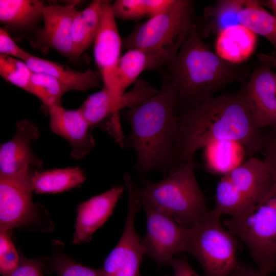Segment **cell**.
I'll return each mask as SVG.
<instances>
[{"instance_id": "obj_5", "label": "cell", "mask_w": 276, "mask_h": 276, "mask_svg": "<svg viewBox=\"0 0 276 276\" xmlns=\"http://www.w3.org/2000/svg\"><path fill=\"white\" fill-rule=\"evenodd\" d=\"M222 224L246 246L258 269L268 274L276 271V184L261 200Z\"/></svg>"}, {"instance_id": "obj_33", "label": "cell", "mask_w": 276, "mask_h": 276, "mask_svg": "<svg viewBox=\"0 0 276 276\" xmlns=\"http://www.w3.org/2000/svg\"><path fill=\"white\" fill-rule=\"evenodd\" d=\"M9 231H2L0 233V273L2 276H10L20 262V257Z\"/></svg>"}, {"instance_id": "obj_23", "label": "cell", "mask_w": 276, "mask_h": 276, "mask_svg": "<svg viewBox=\"0 0 276 276\" xmlns=\"http://www.w3.org/2000/svg\"><path fill=\"white\" fill-rule=\"evenodd\" d=\"M45 6L38 0H1L0 22L16 29H31L42 18Z\"/></svg>"}, {"instance_id": "obj_17", "label": "cell", "mask_w": 276, "mask_h": 276, "mask_svg": "<svg viewBox=\"0 0 276 276\" xmlns=\"http://www.w3.org/2000/svg\"><path fill=\"white\" fill-rule=\"evenodd\" d=\"M123 191L122 186L116 185L79 205L74 233V244L85 243L91 240L94 233L112 214Z\"/></svg>"}, {"instance_id": "obj_19", "label": "cell", "mask_w": 276, "mask_h": 276, "mask_svg": "<svg viewBox=\"0 0 276 276\" xmlns=\"http://www.w3.org/2000/svg\"><path fill=\"white\" fill-rule=\"evenodd\" d=\"M225 175L251 204L261 200L274 183L263 160L250 157Z\"/></svg>"}, {"instance_id": "obj_31", "label": "cell", "mask_w": 276, "mask_h": 276, "mask_svg": "<svg viewBox=\"0 0 276 276\" xmlns=\"http://www.w3.org/2000/svg\"><path fill=\"white\" fill-rule=\"evenodd\" d=\"M32 71L23 61L0 54V74L5 80L33 95Z\"/></svg>"}, {"instance_id": "obj_30", "label": "cell", "mask_w": 276, "mask_h": 276, "mask_svg": "<svg viewBox=\"0 0 276 276\" xmlns=\"http://www.w3.org/2000/svg\"><path fill=\"white\" fill-rule=\"evenodd\" d=\"M162 9L158 0H117L111 4L115 17L122 19L138 20L158 15Z\"/></svg>"}, {"instance_id": "obj_40", "label": "cell", "mask_w": 276, "mask_h": 276, "mask_svg": "<svg viewBox=\"0 0 276 276\" xmlns=\"http://www.w3.org/2000/svg\"><path fill=\"white\" fill-rule=\"evenodd\" d=\"M258 56L262 62L269 63L272 66H276V56L260 54Z\"/></svg>"}, {"instance_id": "obj_26", "label": "cell", "mask_w": 276, "mask_h": 276, "mask_svg": "<svg viewBox=\"0 0 276 276\" xmlns=\"http://www.w3.org/2000/svg\"><path fill=\"white\" fill-rule=\"evenodd\" d=\"M241 25L256 35L267 39L274 47L276 55V17L261 5L258 1L245 0L239 15Z\"/></svg>"}, {"instance_id": "obj_18", "label": "cell", "mask_w": 276, "mask_h": 276, "mask_svg": "<svg viewBox=\"0 0 276 276\" xmlns=\"http://www.w3.org/2000/svg\"><path fill=\"white\" fill-rule=\"evenodd\" d=\"M176 56L164 50L131 49L121 57L117 72V94L121 95L126 88L146 70L167 66Z\"/></svg>"}, {"instance_id": "obj_22", "label": "cell", "mask_w": 276, "mask_h": 276, "mask_svg": "<svg viewBox=\"0 0 276 276\" xmlns=\"http://www.w3.org/2000/svg\"><path fill=\"white\" fill-rule=\"evenodd\" d=\"M104 0H94L84 9L77 11L72 23L74 59L80 57L94 43L100 24Z\"/></svg>"}, {"instance_id": "obj_8", "label": "cell", "mask_w": 276, "mask_h": 276, "mask_svg": "<svg viewBox=\"0 0 276 276\" xmlns=\"http://www.w3.org/2000/svg\"><path fill=\"white\" fill-rule=\"evenodd\" d=\"M128 193L127 215L122 235L105 260L103 276H141L140 265L145 254L142 240L134 228L136 212L141 208L136 193V184L128 174L124 175Z\"/></svg>"}, {"instance_id": "obj_24", "label": "cell", "mask_w": 276, "mask_h": 276, "mask_svg": "<svg viewBox=\"0 0 276 276\" xmlns=\"http://www.w3.org/2000/svg\"><path fill=\"white\" fill-rule=\"evenodd\" d=\"M85 179L84 172L79 167L40 170L33 175L32 186L36 193H57L76 188Z\"/></svg>"}, {"instance_id": "obj_21", "label": "cell", "mask_w": 276, "mask_h": 276, "mask_svg": "<svg viewBox=\"0 0 276 276\" xmlns=\"http://www.w3.org/2000/svg\"><path fill=\"white\" fill-rule=\"evenodd\" d=\"M257 35L242 25L231 27L217 35L216 53L224 60L239 64L253 54Z\"/></svg>"}, {"instance_id": "obj_35", "label": "cell", "mask_w": 276, "mask_h": 276, "mask_svg": "<svg viewBox=\"0 0 276 276\" xmlns=\"http://www.w3.org/2000/svg\"><path fill=\"white\" fill-rule=\"evenodd\" d=\"M0 53L24 62L30 55V53L20 48L8 32L2 28H0Z\"/></svg>"}, {"instance_id": "obj_7", "label": "cell", "mask_w": 276, "mask_h": 276, "mask_svg": "<svg viewBox=\"0 0 276 276\" xmlns=\"http://www.w3.org/2000/svg\"><path fill=\"white\" fill-rule=\"evenodd\" d=\"M193 11L192 1L174 0L164 11L135 26L123 39V47L164 50L177 56L194 25Z\"/></svg>"}, {"instance_id": "obj_9", "label": "cell", "mask_w": 276, "mask_h": 276, "mask_svg": "<svg viewBox=\"0 0 276 276\" xmlns=\"http://www.w3.org/2000/svg\"><path fill=\"white\" fill-rule=\"evenodd\" d=\"M141 207L147 220L146 235L142 239L145 254L160 266L168 264L176 254L187 252L188 228L148 205Z\"/></svg>"}, {"instance_id": "obj_38", "label": "cell", "mask_w": 276, "mask_h": 276, "mask_svg": "<svg viewBox=\"0 0 276 276\" xmlns=\"http://www.w3.org/2000/svg\"><path fill=\"white\" fill-rule=\"evenodd\" d=\"M229 276H276L262 272L251 266L238 264Z\"/></svg>"}, {"instance_id": "obj_27", "label": "cell", "mask_w": 276, "mask_h": 276, "mask_svg": "<svg viewBox=\"0 0 276 276\" xmlns=\"http://www.w3.org/2000/svg\"><path fill=\"white\" fill-rule=\"evenodd\" d=\"M250 205L229 179L225 175L222 176L216 186L212 212L220 217L224 215L233 216Z\"/></svg>"}, {"instance_id": "obj_20", "label": "cell", "mask_w": 276, "mask_h": 276, "mask_svg": "<svg viewBox=\"0 0 276 276\" xmlns=\"http://www.w3.org/2000/svg\"><path fill=\"white\" fill-rule=\"evenodd\" d=\"M34 72L50 75L65 85L70 90L86 91L99 86L102 79L99 72L88 69L85 72L74 70L60 63L30 54L25 61Z\"/></svg>"}, {"instance_id": "obj_15", "label": "cell", "mask_w": 276, "mask_h": 276, "mask_svg": "<svg viewBox=\"0 0 276 276\" xmlns=\"http://www.w3.org/2000/svg\"><path fill=\"white\" fill-rule=\"evenodd\" d=\"M79 2L76 1L65 6H45L42 16L43 26L37 31L34 45L43 50H54L66 58L74 59L72 28Z\"/></svg>"}, {"instance_id": "obj_28", "label": "cell", "mask_w": 276, "mask_h": 276, "mask_svg": "<svg viewBox=\"0 0 276 276\" xmlns=\"http://www.w3.org/2000/svg\"><path fill=\"white\" fill-rule=\"evenodd\" d=\"M245 2V0L217 1L205 13L210 18L209 30L218 35L227 28L240 25L239 15Z\"/></svg>"}, {"instance_id": "obj_14", "label": "cell", "mask_w": 276, "mask_h": 276, "mask_svg": "<svg viewBox=\"0 0 276 276\" xmlns=\"http://www.w3.org/2000/svg\"><path fill=\"white\" fill-rule=\"evenodd\" d=\"M271 67L269 63L262 62L254 68L242 88L252 118L259 129L276 128V73Z\"/></svg>"}, {"instance_id": "obj_12", "label": "cell", "mask_w": 276, "mask_h": 276, "mask_svg": "<svg viewBox=\"0 0 276 276\" xmlns=\"http://www.w3.org/2000/svg\"><path fill=\"white\" fill-rule=\"evenodd\" d=\"M32 177H0V231L32 225L39 220L33 202Z\"/></svg>"}, {"instance_id": "obj_32", "label": "cell", "mask_w": 276, "mask_h": 276, "mask_svg": "<svg viewBox=\"0 0 276 276\" xmlns=\"http://www.w3.org/2000/svg\"><path fill=\"white\" fill-rule=\"evenodd\" d=\"M50 263L58 276H103L102 268L84 266L61 253L55 254Z\"/></svg>"}, {"instance_id": "obj_34", "label": "cell", "mask_w": 276, "mask_h": 276, "mask_svg": "<svg viewBox=\"0 0 276 276\" xmlns=\"http://www.w3.org/2000/svg\"><path fill=\"white\" fill-rule=\"evenodd\" d=\"M270 130L264 134V145L262 152L265 154L263 160L270 172L273 183L276 184V128L269 127Z\"/></svg>"}, {"instance_id": "obj_3", "label": "cell", "mask_w": 276, "mask_h": 276, "mask_svg": "<svg viewBox=\"0 0 276 276\" xmlns=\"http://www.w3.org/2000/svg\"><path fill=\"white\" fill-rule=\"evenodd\" d=\"M168 67L176 101L180 100L190 107L213 97L222 87L242 81L250 73L249 66L227 62L212 52L194 24Z\"/></svg>"}, {"instance_id": "obj_6", "label": "cell", "mask_w": 276, "mask_h": 276, "mask_svg": "<svg viewBox=\"0 0 276 276\" xmlns=\"http://www.w3.org/2000/svg\"><path fill=\"white\" fill-rule=\"evenodd\" d=\"M236 241L211 210L188 228L187 252L197 260L205 276H229L239 264Z\"/></svg>"}, {"instance_id": "obj_29", "label": "cell", "mask_w": 276, "mask_h": 276, "mask_svg": "<svg viewBox=\"0 0 276 276\" xmlns=\"http://www.w3.org/2000/svg\"><path fill=\"white\" fill-rule=\"evenodd\" d=\"M31 81L33 95L47 109L53 106L61 105L62 96L70 91L61 81L48 74L32 72Z\"/></svg>"}, {"instance_id": "obj_1", "label": "cell", "mask_w": 276, "mask_h": 276, "mask_svg": "<svg viewBox=\"0 0 276 276\" xmlns=\"http://www.w3.org/2000/svg\"><path fill=\"white\" fill-rule=\"evenodd\" d=\"M177 119L170 173L194 160L198 150L217 141L238 143L251 154L263 151L264 134L252 118L242 89L211 97L190 107Z\"/></svg>"}, {"instance_id": "obj_2", "label": "cell", "mask_w": 276, "mask_h": 276, "mask_svg": "<svg viewBox=\"0 0 276 276\" xmlns=\"http://www.w3.org/2000/svg\"><path fill=\"white\" fill-rule=\"evenodd\" d=\"M176 103L175 90L166 74L154 96L125 111L124 118L131 128L126 143L136 152L133 168L140 180L153 170L169 172L178 128L174 116Z\"/></svg>"}, {"instance_id": "obj_41", "label": "cell", "mask_w": 276, "mask_h": 276, "mask_svg": "<svg viewBox=\"0 0 276 276\" xmlns=\"http://www.w3.org/2000/svg\"><path fill=\"white\" fill-rule=\"evenodd\" d=\"M275 81H276V74H275Z\"/></svg>"}, {"instance_id": "obj_39", "label": "cell", "mask_w": 276, "mask_h": 276, "mask_svg": "<svg viewBox=\"0 0 276 276\" xmlns=\"http://www.w3.org/2000/svg\"><path fill=\"white\" fill-rule=\"evenodd\" d=\"M258 1L261 5L270 9L272 12V14L276 17V0H263Z\"/></svg>"}, {"instance_id": "obj_13", "label": "cell", "mask_w": 276, "mask_h": 276, "mask_svg": "<svg viewBox=\"0 0 276 276\" xmlns=\"http://www.w3.org/2000/svg\"><path fill=\"white\" fill-rule=\"evenodd\" d=\"M96 64L104 83V88L117 94V72L123 45L112 12L111 3L104 1L99 28L94 42Z\"/></svg>"}, {"instance_id": "obj_11", "label": "cell", "mask_w": 276, "mask_h": 276, "mask_svg": "<svg viewBox=\"0 0 276 276\" xmlns=\"http://www.w3.org/2000/svg\"><path fill=\"white\" fill-rule=\"evenodd\" d=\"M39 136V129L34 123L27 120L17 122L14 136L1 146L0 177H30L40 171L42 162L32 148Z\"/></svg>"}, {"instance_id": "obj_36", "label": "cell", "mask_w": 276, "mask_h": 276, "mask_svg": "<svg viewBox=\"0 0 276 276\" xmlns=\"http://www.w3.org/2000/svg\"><path fill=\"white\" fill-rule=\"evenodd\" d=\"M43 270L42 262L21 255L19 265L10 276H44Z\"/></svg>"}, {"instance_id": "obj_10", "label": "cell", "mask_w": 276, "mask_h": 276, "mask_svg": "<svg viewBox=\"0 0 276 276\" xmlns=\"http://www.w3.org/2000/svg\"><path fill=\"white\" fill-rule=\"evenodd\" d=\"M158 90L147 81L137 79L131 90L117 96L103 88L90 95L78 110L91 127L100 126L109 118V129L120 110L136 107L154 96Z\"/></svg>"}, {"instance_id": "obj_37", "label": "cell", "mask_w": 276, "mask_h": 276, "mask_svg": "<svg viewBox=\"0 0 276 276\" xmlns=\"http://www.w3.org/2000/svg\"><path fill=\"white\" fill-rule=\"evenodd\" d=\"M173 270V276H200L183 257L173 258L168 263Z\"/></svg>"}, {"instance_id": "obj_16", "label": "cell", "mask_w": 276, "mask_h": 276, "mask_svg": "<svg viewBox=\"0 0 276 276\" xmlns=\"http://www.w3.org/2000/svg\"><path fill=\"white\" fill-rule=\"evenodd\" d=\"M48 110L51 130L68 142L72 157L78 159L89 153L95 146L92 128L80 111L66 109L61 105Z\"/></svg>"}, {"instance_id": "obj_4", "label": "cell", "mask_w": 276, "mask_h": 276, "mask_svg": "<svg viewBox=\"0 0 276 276\" xmlns=\"http://www.w3.org/2000/svg\"><path fill=\"white\" fill-rule=\"evenodd\" d=\"M136 193L141 206L148 205L190 228L211 210L197 181L194 162L190 161L157 182L141 180Z\"/></svg>"}, {"instance_id": "obj_25", "label": "cell", "mask_w": 276, "mask_h": 276, "mask_svg": "<svg viewBox=\"0 0 276 276\" xmlns=\"http://www.w3.org/2000/svg\"><path fill=\"white\" fill-rule=\"evenodd\" d=\"M242 148L240 144L228 141L210 144L204 148L207 168L222 176L227 174L241 164Z\"/></svg>"}]
</instances>
